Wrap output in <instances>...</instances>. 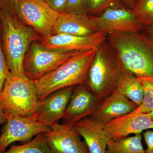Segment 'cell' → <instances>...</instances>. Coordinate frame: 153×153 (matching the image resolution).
<instances>
[{
	"mask_svg": "<svg viewBox=\"0 0 153 153\" xmlns=\"http://www.w3.org/2000/svg\"><path fill=\"white\" fill-rule=\"evenodd\" d=\"M1 40L10 72L24 74L23 63L26 53L34 42L43 38L16 16L0 10Z\"/></svg>",
	"mask_w": 153,
	"mask_h": 153,
	"instance_id": "1",
	"label": "cell"
},
{
	"mask_svg": "<svg viewBox=\"0 0 153 153\" xmlns=\"http://www.w3.org/2000/svg\"><path fill=\"white\" fill-rule=\"evenodd\" d=\"M97 49L77 52L53 71L35 80L39 100L65 88L85 86L88 71Z\"/></svg>",
	"mask_w": 153,
	"mask_h": 153,
	"instance_id": "2",
	"label": "cell"
},
{
	"mask_svg": "<svg viewBox=\"0 0 153 153\" xmlns=\"http://www.w3.org/2000/svg\"><path fill=\"white\" fill-rule=\"evenodd\" d=\"M107 38L125 67L135 75H153V47L143 33H111Z\"/></svg>",
	"mask_w": 153,
	"mask_h": 153,
	"instance_id": "3",
	"label": "cell"
},
{
	"mask_svg": "<svg viewBox=\"0 0 153 153\" xmlns=\"http://www.w3.org/2000/svg\"><path fill=\"white\" fill-rule=\"evenodd\" d=\"M121 64L108 42L104 41L97 47L88 68L85 86L100 101L114 91Z\"/></svg>",
	"mask_w": 153,
	"mask_h": 153,
	"instance_id": "4",
	"label": "cell"
},
{
	"mask_svg": "<svg viewBox=\"0 0 153 153\" xmlns=\"http://www.w3.org/2000/svg\"><path fill=\"white\" fill-rule=\"evenodd\" d=\"M38 100L34 80L10 72L0 94V107L6 114L35 115Z\"/></svg>",
	"mask_w": 153,
	"mask_h": 153,
	"instance_id": "5",
	"label": "cell"
},
{
	"mask_svg": "<svg viewBox=\"0 0 153 153\" xmlns=\"http://www.w3.org/2000/svg\"><path fill=\"white\" fill-rule=\"evenodd\" d=\"M79 52H63L47 49L41 43L31 44L23 61L24 74L30 79H40Z\"/></svg>",
	"mask_w": 153,
	"mask_h": 153,
	"instance_id": "6",
	"label": "cell"
},
{
	"mask_svg": "<svg viewBox=\"0 0 153 153\" xmlns=\"http://www.w3.org/2000/svg\"><path fill=\"white\" fill-rule=\"evenodd\" d=\"M59 13L44 0H20L15 15L45 38L52 36Z\"/></svg>",
	"mask_w": 153,
	"mask_h": 153,
	"instance_id": "7",
	"label": "cell"
},
{
	"mask_svg": "<svg viewBox=\"0 0 153 153\" xmlns=\"http://www.w3.org/2000/svg\"><path fill=\"white\" fill-rule=\"evenodd\" d=\"M6 123L0 134V153L16 142L26 143L40 133H46L51 128L37 120L35 115L22 117L6 114Z\"/></svg>",
	"mask_w": 153,
	"mask_h": 153,
	"instance_id": "8",
	"label": "cell"
},
{
	"mask_svg": "<svg viewBox=\"0 0 153 153\" xmlns=\"http://www.w3.org/2000/svg\"><path fill=\"white\" fill-rule=\"evenodd\" d=\"M99 31L106 34L139 33L143 26L131 10L123 4L106 9L99 16H90Z\"/></svg>",
	"mask_w": 153,
	"mask_h": 153,
	"instance_id": "9",
	"label": "cell"
},
{
	"mask_svg": "<svg viewBox=\"0 0 153 153\" xmlns=\"http://www.w3.org/2000/svg\"><path fill=\"white\" fill-rule=\"evenodd\" d=\"M107 36V34L100 31L85 36L57 34L43 38L40 43L45 48L55 51L83 52L97 48L105 41Z\"/></svg>",
	"mask_w": 153,
	"mask_h": 153,
	"instance_id": "10",
	"label": "cell"
},
{
	"mask_svg": "<svg viewBox=\"0 0 153 153\" xmlns=\"http://www.w3.org/2000/svg\"><path fill=\"white\" fill-rule=\"evenodd\" d=\"M75 86L59 89L38 100L36 114L37 120L51 128L63 118Z\"/></svg>",
	"mask_w": 153,
	"mask_h": 153,
	"instance_id": "11",
	"label": "cell"
},
{
	"mask_svg": "<svg viewBox=\"0 0 153 153\" xmlns=\"http://www.w3.org/2000/svg\"><path fill=\"white\" fill-rule=\"evenodd\" d=\"M100 101L85 85L74 87L61 124L74 126L77 122L90 116Z\"/></svg>",
	"mask_w": 153,
	"mask_h": 153,
	"instance_id": "12",
	"label": "cell"
},
{
	"mask_svg": "<svg viewBox=\"0 0 153 153\" xmlns=\"http://www.w3.org/2000/svg\"><path fill=\"white\" fill-rule=\"evenodd\" d=\"M49 147L54 153H89L85 141L74 126L59 123L45 133Z\"/></svg>",
	"mask_w": 153,
	"mask_h": 153,
	"instance_id": "13",
	"label": "cell"
},
{
	"mask_svg": "<svg viewBox=\"0 0 153 153\" xmlns=\"http://www.w3.org/2000/svg\"><path fill=\"white\" fill-rule=\"evenodd\" d=\"M98 31L87 12H60L53 27L52 35L64 34L89 36Z\"/></svg>",
	"mask_w": 153,
	"mask_h": 153,
	"instance_id": "14",
	"label": "cell"
},
{
	"mask_svg": "<svg viewBox=\"0 0 153 153\" xmlns=\"http://www.w3.org/2000/svg\"><path fill=\"white\" fill-rule=\"evenodd\" d=\"M103 126L111 139L120 140L131 134H138L146 130L153 129V121L147 113L131 112L113 120Z\"/></svg>",
	"mask_w": 153,
	"mask_h": 153,
	"instance_id": "15",
	"label": "cell"
},
{
	"mask_svg": "<svg viewBox=\"0 0 153 153\" xmlns=\"http://www.w3.org/2000/svg\"><path fill=\"white\" fill-rule=\"evenodd\" d=\"M137 107L125 96L114 91L100 101L96 109L88 117L104 125L113 120L130 113Z\"/></svg>",
	"mask_w": 153,
	"mask_h": 153,
	"instance_id": "16",
	"label": "cell"
},
{
	"mask_svg": "<svg viewBox=\"0 0 153 153\" xmlns=\"http://www.w3.org/2000/svg\"><path fill=\"white\" fill-rule=\"evenodd\" d=\"M74 127L84 139L89 153H106L111 138L102 125L87 117L76 123Z\"/></svg>",
	"mask_w": 153,
	"mask_h": 153,
	"instance_id": "17",
	"label": "cell"
},
{
	"mask_svg": "<svg viewBox=\"0 0 153 153\" xmlns=\"http://www.w3.org/2000/svg\"><path fill=\"white\" fill-rule=\"evenodd\" d=\"M114 91L125 96L138 106L142 103L144 94L140 84L136 75L122 63L116 80Z\"/></svg>",
	"mask_w": 153,
	"mask_h": 153,
	"instance_id": "18",
	"label": "cell"
},
{
	"mask_svg": "<svg viewBox=\"0 0 153 153\" xmlns=\"http://www.w3.org/2000/svg\"><path fill=\"white\" fill-rule=\"evenodd\" d=\"M142 140L141 134L122 139H110L108 143L106 153H146Z\"/></svg>",
	"mask_w": 153,
	"mask_h": 153,
	"instance_id": "19",
	"label": "cell"
},
{
	"mask_svg": "<svg viewBox=\"0 0 153 153\" xmlns=\"http://www.w3.org/2000/svg\"><path fill=\"white\" fill-rule=\"evenodd\" d=\"M2 153H54L47 144L45 133H40L30 141L21 145H12Z\"/></svg>",
	"mask_w": 153,
	"mask_h": 153,
	"instance_id": "20",
	"label": "cell"
},
{
	"mask_svg": "<svg viewBox=\"0 0 153 153\" xmlns=\"http://www.w3.org/2000/svg\"><path fill=\"white\" fill-rule=\"evenodd\" d=\"M136 76L142 88L144 97L142 103L131 113H149L153 109V75Z\"/></svg>",
	"mask_w": 153,
	"mask_h": 153,
	"instance_id": "21",
	"label": "cell"
},
{
	"mask_svg": "<svg viewBox=\"0 0 153 153\" xmlns=\"http://www.w3.org/2000/svg\"><path fill=\"white\" fill-rule=\"evenodd\" d=\"M132 10L143 27L153 26V0H134Z\"/></svg>",
	"mask_w": 153,
	"mask_h": 153,
	"instance_id": "22",
	"label": "cell"
},
{
	"mask_svg": "<svg viewBox=\"0 0 153 153\" xmlns=\"http://www.w3.org/2000/svg\"><path fill=\"white\" fill-rule=\"evenodd\" d=\"M121 4L120 0H88L87 11L97 15L111 7Z\"/></svg>",
	"mask_w": 153,
	"mask_h": 153,
	"instance_id": "23",
	"label": "cell"
},
{
	"mask_svg": "<svg viewBox=\"0 0 153 153\" xmlns=\"http://www.w3.org/2000/svg\"><path fill=\"white\" fill-rule=\"evenodd\" d=\"M1 27L0 23V94L4 87V84L10 73L8 67L5 56L3 51L1 40Z\"/></svg>",
	"mask_w": 153,
	"mask_h": 153,
	"instance_id": "24",
	"label": "cell"
},
{
	"mask_svg": "<svg viewBox=\"0 0 153 153\" xmlns=\"http://www.w3.org/2000/svg\"><path fill=\"white\" fill-rule=\"evenodd\" d=\"M88 0H67L63 12L87 11Z\"/></svg>",
	"mask_w": 153,
	"mask_h": 153,
	"instance_id": "25",
	"label": "cell"
},
{
	"mask_svg": "<svg viewBox=\"0 0 153 153\" xmlns=\"http://www.w3.org/2000/svg\"><path fill=\"white\" fill-rule=\"evenodd\" d=\"M20 0H0V10L6 13L15 15V10Z\"/></svg>",
	"mask_w": 153,
	"mask_h": 153,
	"instance_id": "26",
	"label": "cell"
},
{
	"mask_svg": "<svg viewBox=\"0 0 153 153\" xmlns=\"http://www.w3.org/2000/svg\"><path fill=\"white\" fill-rule=\"evenodd\" d=\"M53 10L57 12H63L67 0H44Z\"/></svg>",
	"mask_w": 153,
	"mask_h": 153,
	"instance_id": "27",
	"label": "cell"
},
{
	"mask_svg": "<svg viewBox=\"0 0 153 153\" xmlns=\"http://www.w3.org/2000/svg\"><path fill=\"white\" fill-rule=\"evenodd\" d=\"M143 135L147 147L146 153H153V131L148 130Z\"/></svg>",
	"mask_w": 153,
	"mask_h": 153,
	"instance_id": "28",
	"label": "cell"
},
{
	"mask_svg": "<svg viewBox=\"0 0 153 153\" xmlns=\"http://www.w3.org/2000/svg\"><path fill=\"white\" fill-rule=\"evenodd\" d=\"M143 29L144 30L143 35L153 47V26L144 27Z\"/></svg>",
	"mask_w": 153,
	"mask_h": 153,
	"instance_id": "29",
	"label": "cell"
},
{
	"mask_svg": "<svg viewBox=\"0 0 153 153\" xmlns=\"http://www.w3.org/2000/svg\"><path fill=\"white\" fill-rule=\"evenodd\" d=\"M123 5L130 10L133 8L134 0H121Z\"/></svg>",
	"mask_w": 153,
	"mask_h": 153,
	"instance_id": "30",
	"label": "cell"
},
{
	"mask_svg": "<svg viewBox=\"0 0 153 153\" xmlns=\"http://www.w3.org/2000/svg\"><path fill=\"white\" fill-rule=\"evenodd\" d=\"M7 120L6 114L2 108L0 107V125L6 123Z\"/></svg>",
	"mask_w": 153,
	"mask_h": 153,
	"instance_id": "31",
	"label": "cell"
},
{
	"mask_svg": "<svg viewBox=\"0 0 153 153\" xmlns=\"http://www.w3.org/2000/svg\"><path fill=\"white\" fill-rule=\"evenodd\" d=\"M149 115V116L152 119V120L153 121V109L150 112L147 113Z\"/></svg>",
	"mask_w": 153,
	"mask_h": 153,
	"instance_id": "32",
	"label": "cell"
}]
</instances>
